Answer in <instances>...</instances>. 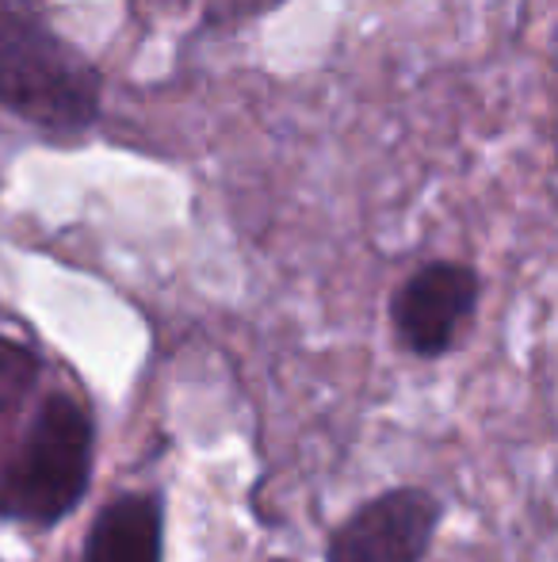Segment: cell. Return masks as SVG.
I'll return each mask as SVG.
<instances>
[{"mask_svg": "<svg viewBox=\"0 0 558 562\" xmlns=\"http://www.w3.org/2000/svg\"><path fill=\"white\" fill-rule=\"evenodd\" d=\"M92 474V422L69 394H50L0 479V517L58 525L81 505Z\"/></svg>", "mask_w": 558, "mask_h": 562, "instance_id": "2", "label": "cell"}, {"mask_svg": "<svg viewBox=\"0 0 558 562\" xmlns=\"http://www.w3.org/2000/svg\"><path fill=\"white\" fill-rule=\"evenodd\" d=\"M478 306V272L459 260L418 268L390 299V318L413 356H444Z\"/></svg>", "mask_w": 558, "mask_h": 562, "instance_id": "4", "label": "cell"}, {"mask_svg": "<svg viewBox=\"0 0 558 562\" xmlns=\"http://www.w3.org/2000/svg\"><path fill=\"white\" fill-rule=\"evenodd\" d=\"M84 562H161V502L153 494L107 502L84 543Z\"/></svg>", "mask_w": 558, "mask_h": 562, "instance_id": "5", "label": "cell"}, {"mask_svg": "<svg viewBox=\"0 0 558 562\" xmlns=\"http://www.w3.org/2000/svg\"><path fill=\"white\" fill-rule=\"evenodd\" d=\"M440 525V502L421 486H398L364 502L333 532L326 562H421Z\"/></svg>", "mask_w": 558, "mask_h": 562, "instance_id": "3", "label": "cell"}, {"mask_svg": "<svg viewBox=\"0 0 558 562\" xmlns=\"http://www.w3.org/2000/svg\"><path fill=\"white\" fill-rule=\"evenodd\" d=\"M0 104L46 134H81L100 115V74L20 0H0Z\"/></svg>", "mask_w": 558, "mask_h": 562, "instance_id": "1", "label": "cell"}]
</instances>
